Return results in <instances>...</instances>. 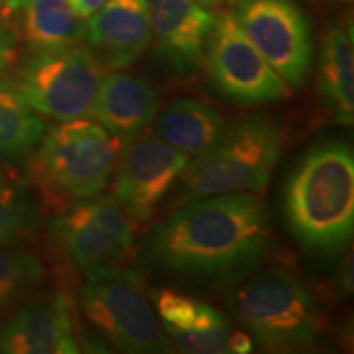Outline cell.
<instances>
[{"label": "cell", "mask_w": 354, "mask_h": 354, "mask_svg": "<svg viewBox=\"0 0 354 354\" xmlns=\"http://www.w3.org/2000/svg\"><path fill=\"white\" fill-rule=\"evenodd\" d=\"M154 133L177 151L198 156L227 130L223 115L201 100L177 99L154 117Z\"/></svg>", "instance_id": "18"}, {"label": "cell", "mask_w": 354, "mask_h": 354, "mask_svg": "<svg viewBox=\"0 0 354 354\" xmlns=\"http://www.w3.org/2000/svg\"><path fill=\"white\" fill-rule=\"evenodd\" d=\"M136 223L113 196L97 194L56 215L51 234L66 258L88 274L130 258Z\"/></svg>", "instance_id": "8"}, {"label": "cell", "mask_w": 354, "mask_h": 354, "mask_svg": "<svg viewBox=\"0 0 354 354\" xmlns=\"http://www.w3.org/2000/svg\"><path fill=\"white\" fill-rule=\"evenodd\" d=\"M233 287L230 312L264 351H308L320 344L326 330L322 307L295 272L266 268Z\"/></svg>", "instance_id": "4"}, {"label": "cell", "mask_w": 354, "mask_h": 354, "mask_svg": "<svg viewBox=\"0 0 354 354\" xmlns=\"http://www.w3.org/2000/svg\"><path fill=\"white\" fill-rule=\"evenodd\" d=\"M272 246L264 202L250 192L220 194L185 202L158 223L141 264L189 284L225 287L258 271Z\"/></svg>", "instance_id": "1"}, {"label": "cell", "mask_w": 354, "mask_h": 354, "mask_svg": "<svg viewBox=\"0 0 354 354\" xmlns=\"http://www.w3.org/2000/svg\"><path fill=\"white\" fill-rule=\"evenodd\" d=\"M0 353H79L73 300L55 292L26 302L0 330Z\"/></svg>", "instance_id": "13"}, {"label": "cell", "mask_w": 354, "mask_h": 354, "mask_svg": "<svg viewBox=\"0 0 354 354\" xmlns=\"http://www.w3.org/2000/svg\"><path fill=\"white\" fill-rule=\"evenodd\" d=\"M20 10L21 41L32 55L66 50L84 38L82 20L68 0H26Z\"/></svg>", "instance_id": "19"}, {"label": "cell", "mask_w": 354, "mask_h": 354, "mask_svg": "<svg viewBox=\"0 0 354 354\" xmlns=\"http://www.w3.org/2000/svg\"><path fill=\"white\" fill-rule=\"evenodd\" d=\"M331 2H351V0H331Z\"/></svg>", "instance_id": "30"}, {"label": "cell", "mask_w": 354, "mask_h": 354, "mask_svg": "<svg viewBox=\"0 0 354 354\" xmlns=\"http://www.w3.org/2000/svg\"><path fill=\"white\" fill-rule=\"evenodd\" d=\"M153 299L167 338L180 353H232L233 322L227 313L176 289H159L153 292Z\"/></svg>", "instance_id": "15"}, {"label": "cell", "mask_w": 354, "mask_h": 354, "mask_svg": "<svg viewBox=\"0 0 354 354\" xmlns=\"http://www.w3.org/2000/svg\"><path fill=\"white\" fill-rule=\"evenodd\" d=\"M84 38L105 68H128L151 43L148 0H105L87 19Z\"/></svg>", "instance_id": "14"}, {"label": "cell", "mask_w": 354, "mask_h": 354, "mask_svg": "<svg viewBox=\"0 0 354 354\" xmlns=\"http://www.w3.org/2000/svg\"><path fill=\"white\" fill-rule=\"evenodd\" d=\"M284 218L307 253L336 258L354 232V154L343 140L310 148L287 177Z\"/></svg>", "instance_id": "2"}, {"label": "cell", "mask_w": 354, "mask_h": 354, "mask_svg": "<svg viewBox=\"0 0 354 354\" xmlns=\"http://www.w3.org/2000/svg\"><path fill=\"white\" fill-rule=\"evenodd\" d=\"M43 279L44 266L38 256L0 246V315L20 304Z\"/></svg>", "instance_id": "22"}, {"label": "cell", "mask_w": 354, "mask_h": 354, "mask_svg": "<svg viewBox=\"0 0 354 354\" xmlns=\"http://www.w3.org/2000/svg\"><path fill=\"white\" fill-rule=\"evenodd\" d=\"M353 253L343 256L335 274V287L344 295L353 294Z\"/></svg>", "instance_id": "24"}, {"label": "cell", "mask_w": 354, "mask_h": 354, "mask_svg": "<svg viewBox=\"0 0 354 354\" xmlns=\"http://www.w3.org/2000/svg\"><path fill=\"white\" fill-rule=\"evenodd\" d=\"M187 162V154L145 128L122 145L113 172V197L135 221L151 220Z\"/></svg>", "instance_id": "11"}, {"label": "cell", "mask_w": 354, "mask_h": 354, "mask_svg": "<svg viewBox=\"0 0 354 354\" xmlns=\"http://www.w3.org/2000/svg\"><path fill=\"white\" fill-rule=\"evenodd\" d=\"M197 2L202 3V6L207 8H215V7L225 6V3L228 2H233V0H197Z\"/></svg>", "instance_id": "28"}, {"label": "cell", "mask_w": 354, "mask_h": 354, "mask_svg": "<svg viewBox=\"0 0 354 354\" xmlns=\"http://www.w3.org/2000/svg\"><path fill=\"white\" fill-rule=\"evenodd\" d=\"M234 21L290 87H302L313 61L312 26L294 0H233Z\"/></svg>", "instance_id": "9"}, {"label": "cell", "mask_w": 354, "mask_h": 354, "mask_svg": "<svg viewBox=\"0 0 354 354\" xmlns=\"http://www.w3.org/2000/svg\"><path fill=\"white\" fill-rule=\"evenodd\" d=\"M7 177H6V172H3L2 169H0V180H6Z\"/></svg>", "instance_id": "29"}, {"label": "cell", "mask_w": 354, "mask_h": 354, "mask_svg": "<svg viewBox=\"0 0 354 354\" xmlns=\"http://www.w3.org/2000/svg\"><path fill=\"white\" fill-rule=\"evenodd\" d=\"M25 2L26 0H0V3H2V6H6L7 8H10V10H13V12L20 10V8L25 6Z\"/></svg>", "instance_id": "27"}, {"label": "cell", "mask_w": 354, "mask_h": 354, "mask_svg": "<svg viewBox=\"0 0 354 354\" xmlns=\"http://www.w3.org/2000/svg\"><path fill=\"white\" fill-rule=\"evenodd\" d=\"M284 125L268 115L232 123L210 149L189 159L176 202L183 205L220 194L261 192L284 153Z\"/></svg>", "instance_id": "5"}, {"label": "cell", "mask_w": 354, "mask_h": 354, "mask_svg": "<svg viewBox=\"0 0 354 354\" xmlns=\"http://www.w3.org/2000/svg\"><path fill=\"white\" fill-rule=\"evenodd\" d=\"M203 66L212 86L238 104H272L294 94L241 32L230 10L215 13Z\"/></svg>", "instance_id": "10"}, {"label": "cell", "mask_w": 354, "mask_h": 354, "mask_svg": "<svg viewBox=\"0 0 354 354\" xmlns=\"http://www.w3.org/2000/svg\"><path fill=\"white\" fill-rule=\"evenodd\" d=\"M151 39L159 59L177 76L203 66L215 13L197 0H148Z\"/></svg>", "instance_id": "12"}, {"label": "cell", "mask_w": 354, "mask_h": 354, "mask_svg": "<svg viewBox=\"0 0 354 354\" xmlns=\"http://www.w3.org/2000/svg\"><path fill=\"white\" fill-rule=\"evenodd\" d=\"M254 342L250 335L245 333V331H234L232 336H230V351L232 353H251L253 351Z\"/></svg>", "instance_id": "26"}, {"label": "cell", "mask_w": 354, "mask_h": 354, "mask_svg": "<svg viewBox=\"0 0 354 354\" xmlns=\"http://www.w3.org/2000/svg\"><path fill=\"white\" fill-rule=\"evenodd\" d=\"M159 112V95L145 79L128 73L104 74L92 115L110 135L127 140L148 128Z\"/></svg>", "instance_id": "16"}, {"label": "cell", "mask_w": 354, "mask_h": 354, "mask_svg": "<svg viewBox=\"0 0 354 354\" xmlns=\"http://www.w3.org/2000/svg\"><path fill=\"white\" fill-rule=\"evenodd\" d=\"M13 13L15 12L0 3V79L20 56V24Z\"/></svg>", "instance_id": "23"}, {"label": "cell", "mask_w": 354, "mask_h": 354, "mask_svg": "<svg viewBox=\"0 0 354 354\" xmlns=\"http://www.w3.org/2000/svg\"><path fill=\"white\" fill-rule=\"evenodd\" d=\"M105 66L81 43L26 57L13 81L35 112L57 122L92 115Z\"/></svg>", "instance_id": "7"}, {"label": "cell", "mask_w": 354, "mask_h": 354, "mask_svg": "<svg viewBox=\"0 0 354 354\" xmlns=\"http://www.w3.org/2000/svg\"><path fill=\"white\" fill-rule=\"evenodd\" d=\"M44 131L43 118L26 104L13 81L0 79V158L28 156Z\"/></svg>", "instance_id": "20"}, {"label": "cell", "mask_w": 354, "mask_h": 354, "mask_svg": "<svg viewBox=\"0 0 354 354\" xmlns=\"http://www.w3.org/2000/svg\"><path fill=\"white\" fill-rule=\"evenodd\" d=\"M122 140L88 118L61 122L44 131L28 154L26 176L56 215L102 194L112 180Z\"/></svg>", "instance_id": "3"}, {"label": "cell", "mask_w": 354, "mask_h": 354, "mask_svg": "<svg viewBox=\"0 0 354 354\" xmlns=\"http://www.w3.org/2000/svg\"><path fill=\"white\" fill-rule=\"evenodd\" d=\"M69 6L76 12V15L81 20H87L88 17L94 15L99 8L104 6L105 0H68Z\"/></svg>", "instance_id": "25"}, {"label": "cell", "mask_w": 354, "mask_h": 354, "mask_svg": "<svg viewBox=\"0 0 354 354\" xmlns=\"http://www.w3.org/2000/svg\"><path fill=\"white\" fill-rule=\"evenodd\" d=\"M87 320L118 351L162 354L172 351L154 312L145 282L136 271L109 266L86 274L81 292Z\"/></svg>", "instance_id": "6"}, {"label": "cell", "mask_w": 354, "mask_h": 354, "mask_svg": "<svg viewBox=\"0 0 354 354\" xmlns=\"http://www.w3.org/2000/svg\"><path fill=\"white\" fill-rule=\"evenodd\" d=\"M317 99L331 122H354V51L351 25H333L322 41Z\"/></svg>", "instance_id": "17"}, {"label": "cell", "mask_w": 354, "mask_h": 354, "mask_svg": "<svg viewBox=\"0 0 354 354\" xmlns=\"http://www.w3.org/2000/svg\"><path fill=\"white\" fill-rule=\"evenodd\" d=\"M39 228L38 205L24 189L0 180V246H24Z\"/></svg>", "instance_id": "21"}]
</instances>
